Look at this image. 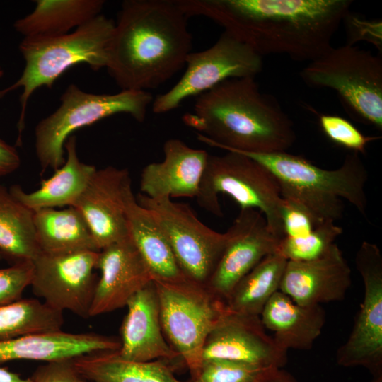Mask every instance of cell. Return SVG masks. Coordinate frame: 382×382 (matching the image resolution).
<instances>
[{"mask_svg":"<svg viewBox=\"0 0 382 382\" xmlns=\"http://www.w3.org/2000/svg\"><path fill=\"white\" fill-rule=\"evenodd\" d=\"M63 312L36 299L0 306V341L62 330Z\"/></svg>","mask_w":382,"mask_h":382,"instance_id":"obj_30","label":"cell"},{"mask_svg":"<svg viewBox=\"0 0 382 382\" xmlns=\"http://www.w3.org/2000/svg\"><path fill=\"white\" fill-rule=\"evenodd\" d=\"M99 251L40 252L32 261L30 286L42 301L57 311L89 318L97 278Z\"/></svg>","mask_w":382,"mask_h":382,"instance_id":"obj_13","label":"cell"},{"mask_svg":"<svg viewBox=\"0 0 382 382\" xmlns=\"http://www.w3.org/2000/svg\"><path fill=\"white\" fill-rule=\"evenodd\" d=\"M371 382H382V377L373 378Z\"/></svg>","mask_w":382,"mask_h":382,"instance_id":"obj_41","label":"cell"},{"mask_svg":"<svg viewBox=\"0 0 382 382\" xmlns=\"http://www.w3.org/2000/svg\"><path fill=\"white\" fill-rule=\"evenodd\" d=\"M318 124L323 133L333 144L359 155L366 152L369 143L379 139L364 135L351 122L335 115H319Z\"/></svg>","mask_w":382,"mask_h":382,"instance_id":"obj_33","label":"cell"},{"mask_svg":"<svg viewBox=\"0 0 382 382\" xmlns=\"http://www.w3.org/2000/svg\"><path fill=\"white\" fill-rule=\"evenodd\" d=\"M154 282L163 334L192 375L202 362L207 336L228 310L226 303L206 285L187 278Z\"/></svg>","mask_w":382,"mask_h":382,"instance_id":"obj_9","label":"cell"},{"mask_svg":"<svg viewBox=\"0 0 382 382\" xmlns=\"http://www.w3.org/2000/svg\"><path fill=\"white\" fill-rule=\"evenodd\" d=\"M300 77L308 86L334 91L355 120L382 129V58L354 45L330 47L308 63Z\"/></svg>","mask_w":382,"mask_h":382,"instance_id":"obj_6","label":"cell"},{"mask_svg":"<svg viewBox=\"0 0 382 382\" xmlns=\"http://www.w3.org/2000/svg\"><path fill=\"white\" fill-rule=\"evenodd\" d=\"M4 260V258L3 255H1V253H0V260Z\"/></svg>","mask_w":382,"mask_h":382,"instance_id":"obj_43","label":"cell"},{"mask_svg":"<svg viewBox=\"0 0 382 382\" xmlns=\"http://www.w3.org/2000/svg\"><path fill=\"white\" fill-rule=\"evenodd\" d=\"M183 122L197 139L226 151H286L296 139L292 120L255 78L231 79L197 96Z\"/></svg>","mask_w":382,"mask_h":382,"instance_id":"obj_3","label":"cell"},{"mask_svg":"<svg viewBox=\"0 0 382 382\" xmlns=\"http://www.w3.org/2000/svg\"><path fill=\"white\" fill-rule=\"evenodd\" d=\"M250 382H297L288 371L282 369H271Z\"/></svg>","mask_w":382,"mask_h":382,"instance_id":"obj_39","label":"cell"},{"mask_svg":"<svg viewBox=\"0 0 382 382\" xmlns=\"http://www.w3.org/2000/svg\"><path fill=\"white\" fill-rule=\"evenodd\" d=\"M33 220L40 252L99 251L86 220L74 207L37 210Z\"/></svg>","mask_w":382,"mask_h":382,"instance_id":"obj_27","label":"cell"},{"mask_svg":"<svg viewBox=\"0 0 382 382\" xmlns=\"http://www.w3.org/2000/svg\"><path fill=\"white\" fill-rule=\"evenodd\" d=\"M32 276V262L0 268V306L21 299L24 290L30 286Z\"/></svg>","mask_w":382,"mask_h":382,"instance_id":"obj_35","label":"cell"},{"mask_svg":"<svg viewBox=\"0 0 382 382\" xmlns=\"http://www.w3.org/2000/svg\"><path fill=\"white\" fill-rule=\"evenodd\" d=\"M61 104L35 128V149L41 169L54 170L64 163V144L71 134L83 127L118 113L142 122L154 98L149 91L121 90L116 93H93L69 84Z\"/></svg>","mask_w":382,"mask_h":382,"instance_id":"obj_7","label":"cell"},{"mask_svg":"<svg viewBox=\"0 0 382 382\" xmlns=\"http://www.w3.org/2000/svg\"><path fill=\"white\" fill-rule=\"evenodd\" d=\"M30 378L31 382H89L78 372L74 359L47 361L40 365Z\"/></svg>","mask_w":382,"mask_h":382,"instance_id":"obj_37","label":"cell"},{"mask_svg":"<svg viewBox=\"0 0 382 382\" xmlns=\"http://www.w3.org/2000/svg\"><path fill=\"white\" fill-rule=\"evenodd\" d=\"M260 318L265 328L274 332L277 346L286 352L311 349L325 322L320 305H299L280 291L267 302Z\"/></svg>","mask_w":382,"mask_h":382,"instance_id":"obj_22","label":"cell"},{"mask_svg":"<svg viewBox=\"0 0 382 382\" xmlns=\"http://www.w3.org/2000/svg\"><path fill=\"white\" fill-rule=\"evenodd\" d=\"M164 158L146 165L141 174V194L151 198L196 197L209 154L178 139L166 140Z\"/></svg>","mask_w":382,"mask_h":382,"instance_id":"obj_20","label":"cell"},{"mask_svg":"<svg viewBox=\"0 0 382 382\" xmlns=\"http://www.w3.org/2000/svg\"><path fill=\"white\" fill-rule=\"evenodd\" d=\"M342 233V228L335 222L325 221L303 236L283 238L277 253L287 261H311L323 256Z\"/></svg>","mask_w":382,"mask_h":382,"instance_id":"obj_31","label":"cell"},{"mask_svg":"<svg viewBox=\"0 0 382 382\" xmlns=\"http://www.w3.org/2000/svg\"><path fill=\"white\" fill-rule=\"evenodd\" d=\"M172 361H134L117 351L100 352L74 359L78 372L89 382H190L178 379Z\"/></svg>","mask_w":382,"mask_h":382,"instance_id":"obj_25","label":"cell"},{"mask_svg":"<svg viewBox=\"0 0 382 382\" xmlns=\"http://www.w3.org/2000/svg\"><path fill=\"white\" fill-rule=\"evenodd\" d=\"M187 17L208 18L260 56L311 62L328 50L352 0H176Z\"/></svg>","mask_w":382,"mask_h":382,"instance_id":"obj_1","label":"cell"},{"mask_svg":"<svg viewBox=\"0 0 382 382\" xmlns=\"http://www.w3.org/2000/svg\"><path fill=\"white\" fill-rule=\"evenodd\" d=\"M286 352L266 333L260 316L228 309L206 339L202 361L221 359L282 369L287 361Z\"/></svg>","mask_w":382,"mask_h":382,"instance_id":"obj_16","label":"cell"},{"mask_svg":"<svg viewBox=\"0 0 382 382\" xmlns=\"http://www.w3.org/2000/svg\"><path fill=\"white\" fill-rule=\"evenodd\" d=\"M282 198L280 216L283 238L303 236L323 223L301 204L288 198Z\"/></svg>","mask_w":382,"mask_h":382,"instance_id":"obj_34","label":"cell"},{"mask_svg":"<svg viewBox=\"0 0 382 382\" xmlns=\"http://www.w3.org/2000/svg\"><path fill=\"white\" fill-rule=\"evenodd\" d=\"M126 306L127 312L120 327V348L117 350L121 357L134 361L180 360L163 334L154 279L137 291Z\"/></svg>","mask_w":382,"mask_h":382,"instance_id":"obj_19","label":"cell"},{"mask_svg":"<svg viewBox=\"0 0 382 382\" xmlns=\"http://www.w3.org/2000/svg\"><path fill=\"white\" fill-rule=\"evenodd\" d=\"M33 11L13 23L23 37L69 33L99 14L103 0H36Z\"/></svg>","mask_w":382,"mask_h":382,"instance_id":"obj_26","label":"cell"},{"mask_svg":"<svg viewBox=\"0 0 382 382\" xmlns=\"http://www.w3.org/2000/svg\"><path fill=\"white\" fill-rule=\"evenodd\" d=\"M127 169H96L73 206L86 220L97 248L129 236L127 202L132 193Z\"/></svg>","mask_w":382,"mask_h":382,"instance_id":"obj_15","label":"cell"},{"mask_svg":"<svg viewBox=\"0 0 382 382\" xmlns=\"http://www.w3.org/2000/svg\"><path fill=\"white\" fill-rule=\"evenodd\" d=\"M219 194L231 197L241 209L260 212L274 235L280 241L283 238L280 187L263 165L236 151L209 154L196 199L202 208L221 216Z\"/></svg>","mask_w":382,"mask_h":382,"instance_id":"obj_8","label":"cell"},{"mask_svg":"<svg viewBox=\"0 0 382 382\" xmlns=\"http://www.w3.org/2000/svg\"><path fill=\"white\" fill-rule=\"evenodd\" d=\"M21 165V158L16 149L0 139V178L16 170Z\"/></svg>","mask_w":382,"mask_h":382,"instance_id":"obj_38","label":"cell"},{"mask_svg":"<svg viewBox=\"0 0 382 382\" xmlns=\"http://www.w3.org/2000/svg\"><path fill=\"white\" fill-rule=\"evenodd\" d=\"M238 153L267 168L277 179L282 197L301 204L321 222L341 219L343 200L361 215H366L368 172L357 153L347 154L342 165L333 170L322 168L301 156L287 151Z\"/></svg>","mask_w":382,"mask_h":382,"instance_id":"obj_4","label":"cell"},{"mask_svg":"<svg viewBox=\"0 0 382 382\" xmlns=\"http://www.w3.org/2000/svg\"><path fill=\"white\" fill-rule=\"evenodd\" d=\"M348 45H354L359 41H366L375 46L382 53V22L379 20H366L350 11L345 17Z\"/></svg>","mask_w":382,"mask_h":382,"instance_id":"obj_36","label":"cell"},{"mask_svg":"<svg viewBox=\"0 0 382 382\" xmlns=\"http://www.w3.org/2000/svg\"><path fill=\"white\" fill-rule=\"evenodd\" d=\"M64 150L66 158L63 165L50 178L42 180L38 189L25 192L20 185H13L9 189L11 194L33 212L73 207L97 168L80 161L76 136L67 139Z\"/></svg>","mask_w":382,"mask_h":382,"instance_id":"obj_23","label":"cell"},{"mask_svg":"<svg viewBox=\"0 0 382 382\" xmlns=\"http://www.w3.org/2000/svg\"><path fill=\"white\" fill-rule=\"evenodd\" d=\"M226 233L224 250L206 284L225 302L245 275L265 257L277 252L280 241L264 215L253 209H241Z\"/></svg>","mask_w":382,"mask_h":382,"instance_id":"obj_14","label":"cell"},{"mask_svg":"<svg viewBox=\"0 0 382 382\" xmlns=\"http://www.w3.org/2000/svg\"><path fill=\"white\" fill-rule=\"evenodd\" d=\"M120 348V341L113 337L60 330L0 341V362L22 359L47 362Z\"/></svg>","mask_w":382,"mask_h":382,"instance_id":"obj_21","label":"cell"},{"mask_svg":"<svg viewBox=\"0 0 382 382\" xmlns=\"http://www.w3.org/2000/svg\"><path fill=\"white\" fill-rule=\"evenodd\" d=\"M33 214L0 185V253L12 264L32 262L40 253Z\"/></svg>","mask_w":382,"mask_h":382,"instance_id":"obj_28","label":"cell"},{"mask_svg":"<svg viewBox=\"0 0 382 382\" xmlns=\"http://www.w3.org/2000/svg\"><path fill=\"white\" fill-rule=\"evenodd\" d=\"M272 368L221 359L203 360L190 382H250Z\"/></svg>","mask_w":382,"mask_h":382,"instance_id":"obj_32","label":"cell"},{"mask_svg":"<svg viewBox=\"0 0 382 382\" xmlns=\"http://www.w3.org/2000/svg\"><path fill=\"white\" fill-rule=\"evenodd\" d=\"M96 269L100 271L89 317L127 306L129 299L154 278L130 236L98 252Z\"/></svg>","mask_w":382,"mask_h":382,"instance_id":"obj_17","label":"cell"},{"mask_svg":"<svg viewBox=\"0 0 382 382\" xmlns=\"http://www.w3.org/2000/svg\"><path fill=\"white\" fill-rule=\"evenodd\" d=\"M176 0H125L107 70L121 90L155 89L185 65L192 37Z\"/></svg>","mask_w":382,"mask_h":382,"instance_id":"obj_2","label":"cell"},{"mask_svg":"<svg viewBox=\"0 0 382 382\" xmlns=\"http://www.w3.org/2000/svg\"><path fill=\"white\" fill-rule=\"evenodd\" d=\"M355 265L364 296L347 341L337 349L339 365L363 366L373 378L382 377V254L375 243L363 241Z\"/></svg>","mask_w":382,"mask_h":382,"instance_id":"obj_12","label":"cell"},{"mask_svg":"<svg viewBox=\"0 0 382 382\" xmlns=\"http://www.w3.org/2000/svg\"><path fill=\"white\" fill-rule=\"evenodd\" d=\"M114 28V21L100 13L66 34L23 38L18 47L25 62L23 72L13 83L0 90L2 98L23 89L19 98L18 143L33 93L42 86L51 88L64 72L78 64H87L95 71L106 68Z\"/></svg>","mask_w":382,"mask_h":382,"instance_id":"obj_5","label":"cell"},{"mask_svg":"<svg viewBox=\"0 0 382 382\" xmlns=\"http://www.w3.org/2000/svg\"><path fill=\"white\" fill-rule=\"evenodd\" d=\"M286 262L277 252L265 257L234 287L226 301L228 311L260 316L267 302L279 291Z\"/></svg>","mask_w":382,"mask_h":382,"instance_id":"obj_29","label":"cell"},{"mask_svg":"<svg viewBox=\"0 0 382 382\" xmlns=\"http://www.w3.org/2000/svg\"><path fill=\"white\" fill-rule=\"evenodd\" d=\"M4 72L3 69L0 66V79L4 76Z\"/></svg>","mask_w":382,"mask_h":382,"instance_id":"obj_42","label":"cell"},{"mask_svg":"<svg viewBox=\"0 0 382 382\" xmlns=\"http://www.w3.org/2000/svg\"><path fill=\"white\" fill-rule=\"evenodd\" d=\"M186 69L179 81L168 91L159 94L151 103L152 111L163 114L178 108L192 96H198L221 82L253 77L262 69V57L246 44L224 31L207 50L190 52Z\"/></svg>","mask_w":382,"mask_h":382,"instance_id":"obj_11","label":"cell"},{"mask_svg":"<svg viewBox=\"0 0 382 382\" xmlns=\"http://www.w3.org/2000/svg\"><path fill=\"white\" fill-rule=\"evenodd\" d=\"M127 219L129 236L154 279L176 282L186 279L161 226L150 211L138 202L133 192L127 202Z\"/></svg>","mask_w":382,"mask_h":382,"instance_id":"obj_24","label":"cell"},{"mask_svg":"<svg viewBox=\"0 0 382 382\" xmlns=\"http://www.w3.org/2000/svg\"><path fill=\"white\" fill-rule=\"evenodd\" d=\"M136 198L161 226L184 276L206 285L225 247L226 232L204 224L187 204L169 197L151 199L141 193Z\"/></svg>","mask_w":382,"mask_h":382,"instance_id":"obj_10","label":"cell"},{"mask_svg":"<svg viewBox=\"0 0 382 382\" xmlns=\"http://www.w3.org/2000/svg\"><path fill=\"white\" fill-rule=\"evenodd\" d=\"M0 382H31L30 378H23L20 374L0 366Z\"/></svg>","mask_w":382,"mask_h":382,"instance_id":"obj_40","label":"cell"},{"mask_svg":"<svg viewBox=\"0 0 382 382\" xmlns=\"http://www.w3.org/2000/svg\"><path fill=\"white\" fill-rule=\"evenodd\" d=\"M352 284V271L336 243L320 257L287 261L279 291L301 306H315L345 299Z\"/></svg>","mask_w":382,"mask_h":382,"instance_id":"obj_18","label":"cell"}]
</instances>
